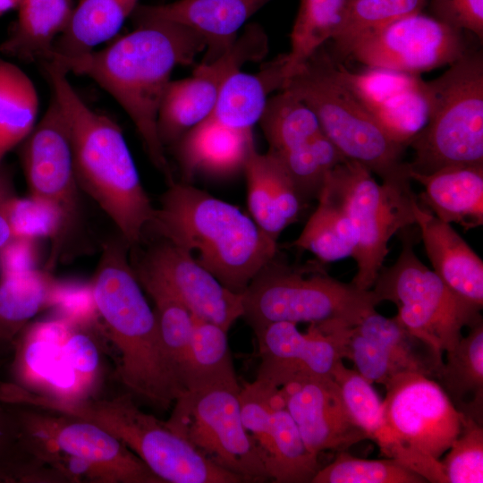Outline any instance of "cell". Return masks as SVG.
Segmentation results:
<instances>
[{
  "label": "cell",
  "mask_w": 483,
  "mask_h": 483,
  "mask_svg": "<svg viewBox=\"0 0 483 483\" xmlns=\"http://www.w3.org/2000/svg\"><path fill=\"white\" fill-rule=\"evenodd\" d=\"M423 477L395 459L366 460L351 455L347 450L321 467L311 483H425Z\"/></svg>",
  "instance_id": "obj_40"
},
{
  "label": "cell",
  "mask_w": 483,
  "mask_h": 483,
  "mask_svg": "<svg viewBox=\"0 0 483 483\" xmlns=\"http://www.w3.org/2000/svg\"><path fill=\"white\" fill-rule=\"evenodd\" d=\"M465 32L413 13L360 38L351 55L368 67L419 74L451 65L472 48Z\"/></svg>",
  "instance_id": "obj_14"
},
{
  "label": "cell",
  "mask_w": 483,
  "mask_h": 483,
  "mask_svg": "<svg viewBox=\"0 0 483 483\" xmlns=\"http://www.w3.org/2000/svg\"><path fill=\"white\" fill-rule=\"evenodd\" d=\"M252 329L274 323H309L323 334L359 324L380 303L372 290L333 278L321 265L294 267L277 255L242 293Z\"/></svg>",
  "instance_id": "obj_5"
},
{
  "label": "cell",
  "mask_w": 483,
  "mask_h": 483,
  "mask_svg": "<svg viewBox=\"0 0 483 483\" xmlns=\"http://www.w3.org/2000/svg\"><path fill=\"white\" fill-rule=\"evenodd\" d=\"M411 181L379 184L367 167L348 159L334 167L325 180L322 189L339 202L355 232L352 258L357 272L351 284L360 290L373 287L391 237L415 225L413 206L418 199Z\"/></svg>",
  "instance_id": "obj_11"
},
{
  "label": "cell",
  "mask_w": 483,
  "mask_h": 483,
  "mask_svg": "<svg viewBox=\"0 0 483 483\" xmlns=\"http://www.w3.org/2000/svg\"><path fill=\"white\" fill-rule=\"evenodd\" d=\"M121 240L104 244L90 283L97 313L120 353L116 374L132 396L167 410L182 395L164 353L157 318Z\"/></svg>",
  "instance_id": "obj_4"
},
{
  "label": "cell",
  "mask_w": 483,
  "mask_h": 483,
  "mask_svg": "<svg viewBox=\"0 0 483 483\" xmlns=\"http://www.w3.org/2000/svg\"><path fill=\"white\" fill-rule=\"evenodd\" d=\"M343 406L355 426L373 440L383 423V401L372 383L340 361L333 371Z\"/></svg>",
  "instance_id": "obj_41"
},
{
  "label": "cell",
  "mask_w": 483,
  "mask_h": 483,
  "mask_svg": "<svg viewBox=\"0 0 483 483\" xmlns=\"http://www.w3.org/2000/svg\"><path fill=\"white\" fill-rule=\"evenodd\" d=\"M251 218L277 242L281 233L298 221L308 202L280 160L270 151L254 148L243 168Z\"/></svg>",
  "instance_id": "obj_24"
},
{
  "label": "cell",
  "mask_w": 483,
  "mask_h": 483,
  "mask_svg": "<svg viewBox=\"0 0 483 483\" xmlns=\"http://www.w3.org/2000/svg\"><path fill=\"white\" fill-rule=\"evenodd\" d=\"M447 451L440 460L447 483L483 482L481 424L464 416L462 430Z\"/></svg>",
  "instance_id": "obj_44"
},
{
  "label": "cell",
  "mask_w": 483,
  "mask_h": 483,
  "mask_svg": "<svg viewBox=\"0 0 483 483\" xmlns=\"http://www.w3.org/2000/svg\"><path fill=\"white\" fill-rule=\"evenodd\" d=\"M23 402L97 425L133 452L165 483L244 482L205 457L164 421L141 411L130 393L67 401L28 392Z\"/></svg>",
  "instance_id": "obj_6"
},
{
  "label": "cell",
  "mask_w": 483,
  "mask_h": 483,
  "mask_svg": "<svg viewBox=\"0 0 483 483\" xmlns=\"http://www.w3.org/2000/svg\"><path fill=\"white\" fill-rule=\"evenodd\" d=\"M72 326L59 316L27 325L13 342L12 382L52 398L84 399L78 378L62 349V343Z\"/></svg>",
  "instance_id": "obj_20"
},
{
  "label": "cell",
  "mask_w": 483,
  "mask_h": 483,
  "mask_svg": "<svg viewBox=\"0 0 483 483\" xmlns=\"http://www.w3.org/2000/svg\"><path fill=\"white\" fill-rule=\"evenodd\" d=\"M73 8L72 0H21L12 31L0 45L1 53L24 62H49Z\"/></svg>",
  "instance_id": "obj_28"
},
{
  "label": "cell",
  "mask_w": 483,
  "mask_h": 483,
  "mask_svg": "<svg viewBox=\"0 0 483 483\" xmlns=\"http://www.w3.org/2000/svg\"><path fill=\"white\" fill-rule=\"evenodd\" d=\"M423 186L422 207L440 220L465 230L483 225V165H454L423 174L410 170Z\"/></svg>",
  "instance_id": "obj_26"
},
{
  "label": "cell",
  "mask_w": 483,
  "mask_h": 483,
  "mask_svg": "<svg viewBox=\"0 0 483 483\" xmlns=\"http://www.w3.org/2000/svg\"><path fill=\"white\" fill-rule=\"evenodd\" d=\"M253 331L261 360L256 378L276 387L301 374L332 377L343 360L335 340L310 325L307 333L292 322H274Z\"/></svg>",
  "instance_id": "obj_21"
},
{
  "label": "cell",
  "mask_w": 483,
  "mask_h": 483,
  "mask_svg": "<svg viewBox=\"0 0 483 483\" xmlns=\"http://www.w3.org/2000/svg\"><path fill=\"white\" fill-rule=\"evenodd\" d=\"M346 0H300L285 55L287 79L339 30Z\"/></svg>",
  "instance_id": "obj_37"
},
{
  "label": "cell",
  "mask_w": 483,
  "mask_h": 483,
  "mask_svg": "<svg viewBox=\"0 0 483 483\" xmlns=\"http://www.w3.org/2000/svg\"><path fill=\"white\" fill-rule=\"evenodd\" d=\"M317 200L318 206L302 232L288 246L310 251L322 262L352 257L356 235L344 209L323 189Z\"/></svg>",
  "instance_id": "obj_34"
},
{
  "label": "cell",
  "mask_w": 483,
  "mask_h": 483,
  "mask_svg": "<svg viewBox=\"0 0 483 483\" xmlns=\"http://www.w3.org/2000/svg\"><path fill=\"white\" fill-rule=\"evenodd\" d=\"M258 123L268 151L275 155L298 148L323 132L314 112L287 89L268 99Z\"/></svg>",
  "instance_id": "obj_36"
},
{
  "label": "cell",
  "mask_w": 483,
  "mask_h": 483,
  "mask_svg": "<svg viewBox=\"0 0 483 483\" xmlns=\"http://www.w3.org/2000/svg\"><path fill=\"white\" fill-rule=\"evenodd\" d=\"M0 482L67 483L69 481L65 476L45 462L28 456L0 465Z\"/></svg>",
  "instance_id": "obj_48"
},
{
  "label": "cell",
  "mask_w": 483,
  "mask_h": 483,
  "mask_svg": "<svg viewBox=\"0 0 483 483\" xmlns=\"http://www.w3.org/2000/svg\"><path fill=\"white\" fill-rule=\"evenodd\" d=\"M51 307L55 309L57 316L73 326L97 325V313L90 284L56 282Z\"/></svg>",
  "instance_id": "obj_46"
},
{
  "label": "cell",
  "mask_w": 483,
  "mask_h": 483,
  "mask_svg": "<svg viewBox=\"0 0 483 483\" xmlns=\"http://www.w3.org/2000/svg\"><path fill=\"white\" fill-rule=\"evenodd\" d=\"M107 47L49 62L67 74L93 80L123 107L134 123L154 166L174 182L157 129V113L175 67L189 65L206 50L205 39L171 21L146 20Z\"/></svg>",
  "instance_id": "obj_1"
},
{
  "label": "cell",
  "mask_w": 483,
  "mask_h": 483,
  "mask_svg": "<svg viewBox=\"0 0 483 483\" xmlns=\"http://www.w3.org/2000/svg\"><path fill=\"white\" fill-rule=\"evenodd\" d=\"M335 64L340 80L386 134L408 147L428 119L427 81L419 74L376 67L353 72Z\"/></svg>",
  "instance_id": "obj_18"
},
{
  "label": "cell",
  "mask_w": 483,
  "mask_h": 483,
  "mask_svg": "<svg viewBox=\"0 0 483 483\" xmlns=\"http://www.w3.org/2000/svg\"><path fill=\"white\" fill-rule=\"evenodd\" d=\"M419 227L433 271L456 295L482 309L483 262L468 243L417 199L413 206Z\"/></svg>",
  "instance_id": "obj_23"
},
{
  "label": "cell",
  "mask_w": 483,
  "mask_h": 483,
  "mask_svg": "<svg viewBox=\"0 0 483 483\" xmlns=\"http://www.w3.org/2000/svg\"><path fill=\"white\" fill-rule=\"evenodd\" d=\"M434 377L455 408L482 425L483 323L470 327Z\"/></svg>",
  "instance_id": "obj_29"
},
{
  "label": "cell",
  "mask_w": 483,
  "mask_h": 483,
  "mask_svg": "<svg viewBox=\"0 0 483 483\" xmlns=\"http://www.w3.org/2000/svg\"><path fill=\"white\" fill-rule=\"evenodd\" d=\"M174 146L187 181L198 174L226 176L243 170L255 148L252 130L233 129L211 117L188 131Z\"/></svg>",
  "instance_id": "obj_25"
},
{
  "label": "cell",
  "mask_w": 483,
  "mask_h": 483,
  "mask_svg": "<svg viewBox=\"0 0 483 483\" xmlns=\"http://www.w3.org/2000/svg\"><path fill=\"white\" fill-rule=\"evenodd\" d=\"M131 266L158 282L196 318L228 331L243 316L242 293L224 286L189 252L165 239Z\"/></svg>",
  "instance_id": "obj_17"
},
{
  "label": "cell",
  "mask_w": 483,
  "mask_h": 483,
  "mask_svg": "<svg viewBox=\"0 0 483 483\" xmlns=\"http://www.w3.org/2000/svg\"><path fill=\"white\" fill-rule=\"evenodd\" d=\"M21 162L30 197L55 208L63 223L59 256L79 217V192L68 126L53 97L50 104L25 139Z\"/></svg>",
  "instance_id": "obj_16"
},
{
  "label": "cell",
  "mask_w": 483,
  "mask_h": 483,
  "mask_svg": "<svg viewBox=\"0 0 483 483\" xmlns=\"http://www.w3.org/2000/svg\"><path fill=\"white\" fill-rule=\"evenodd\" d=\"M43 67L68 126L79 188L114 222L128 248L134 249L151 223L155 208L121 128L91 109L59 66L47 62Z\"/></svg>",
  "instance_id": "obj_2"
},
{
  "label": "cell",
  "mask_w": 483,
  "mask_h": 483,
  "mask_svg": "<svg viewBox=\"0 0 483 483\" xmlns=\"http://www.w3.org/2000/svg\"><path fill=\"white\" fill-rule=\"evenodd\" d=\"M38 96L19 66L0 57V163L37 124Z\"/></svg>",
  "instance_id": "obj_32"
},
{
  "label": "cell",
  "mask_w": 483,
  "mask_h": 483,
  "mask_svg": "<svg viewBox=\"0 0 483 483\" xmlns=\"http://www.w3.org/2000/svg\"><path fill=\"white\" fill-rule=\"evenodd\" d=\"M271 401L273 453L267 469L269 479L277 483L311 482L321 468L318 455L306 446L278 387L275 388Z\"/></svg>",
  "instance_id": "obj_33"
},
{
  "label": "cell",
  "mask_w": 483,
  "mask_h": 483,
  "mask_svg": "<svg viewBox=\"0 0 483 483\" xmlns=\"http://www.w3.org/2000/svg\"><path fill=\"white\" fill-rule=\"evenodd\" d=\"M193 317V326L183 373L184 393L225 381L238 380L222 326ZM183 393V394H184Z\"/></svg>",
  "instance_id": "obj_35"
},
{
  "label": "cell",
  "mask_w": 483,
  "mask_h": 483,
  "mask_svg": "<svg viewBox=\"0 0 483 483\" xmlns=\"http://www.w3.org/2000/svg\"><path fill=\"white\" fill-rule=\"evenodd\" d=\"M138 2L80 0L73 8L66 30L56 40L51 58L84 54L112 39L132 15Z\"/></svg>",
  "instance_id": "obj_30"
},
{
  "label": "cell",
  "mask_w": 483,
  "mask_h": 483,
  "mask_svg": "<svg viewBox=\"0 0 483 483\" xmlns=\"http://www.w3.org/2000/svg\"><path fill=\"white\" fill-rule=\"evenodd\" d=\"M429 114L410 147V170L428 174L454 165H483V53L470 48L427 81Z\"/></svg>",
  "instance_id": "obj_9"
},
{
  "label": "cell",
  "mask_w": 483,
  "mask_h": 483,
  "mask_svg": "<svg viewBox=\"0 0 483 483\" xmlns=\"http://www.w3.org/2000/svg\"><path fill=\"white\" fill-rule=\"evenodd\" d=\"M278 388L306 446L314 454L345 451L368 439L350 419L332 377L296 375Z\"/></svg>",
  "instance_id": "obj_19"
},
{
  "label": "cell",
  "mask_w": 483,
  "mask_h": 483,
  "mask_svg": "<svg viewBox=\"0 0 483 483\" xmlns=\"http://www.w3.org/2000/svg\"><path fill=\"white\" fill-rule=\"evenodd\" d=\"M15 196L8 168L0 163V248L13 238L8 221V206Z\"/></svg>",
  "instance_id": "obj_51"
},
{
  "label": "cell",
  "mask_w": 483,
  "mask_h": 483,
  "mask_svg": "<svg viewBox=\"0 0 483 483\" xmlns=\"http://www.w3.org/2000/svg\"><path fill=\"white\" fill-rule=\"evenodd\" d=\"M67 363L73 369L84 399L91 396L100 370V353L89 327L73 326L62 343Z\"/></svg>",
  "instance_id": "obj_45"
},
{
  "label": "cell",
  "mask_w": 483,
  "mask_h": 483,
  "mask_svg": "<svg viewBox=\"0 0 483 483\" xmlns=\"http://www.w3.org/2000/svg\"><path fill=\"white\" fill-rule=\"evenodd\" d=\"M431 16L483 40V0H428Z\"/></svg>",
  "instance_id": "obj_47"
},
{
  "label": "cell",
  "mask_w": 483,
  "mask_h": 483,
  "mask_svg": "<svg viewBox=\"0 0 483 483\" xmlns=\"http://www.w3.org/2000/svg\"><path fill=\"white\" fill-rule=\"evenodd\" d=\"M21 449L44 462L66 453L94 466L106 483H165L127 446L81 418L26 404L10 403Z\"/></svg>",
  "instance_id": "obj_13"
},
{
  "label": "cell",
  "mask_w": 483,
  "mask_h": 483,
  "mask_svg": "<svg viewBox=\"0 0 483 483\" xmlns=\"http://www.w3.org/2000/svg\"><path fill=\"white\" fill-rule=\"evenodd\" d=\"M35 240L13 237L0 248L1 275L17 274L35 267L37 250Z\"/></svg>",
  "instance_id": "obj_49"
},
{
  "label": "cell",
  "mask_w": 483,
  "mask_h": 483,
  "mask_svg": "<svg viewBox=\"0 0 483 483\" xmlns=\"http://www.w3.org/2000/svg\"><path fill=\"white\" fill-rule=\"evenodd\" d=\"M283 89L314 112L322 131L346 159L361 164L382 182L411 179L409 163L402 162L406 147L392 140L344 86L335 60L322 47L287 79Z\"/></svg>",
  "instance_id": "obj_7"
},
{
  "label": "cell",
  "mask_w": 483,
  "mask_h": 483,
  "mask_svg": "<svg viewBox=\"0 0 483 483\" xmlns=\"http://www.w3.org/2000/svg\"><path fill=\"white\" fill-rule=\"evenodd\" d=\"M409 227L402 230L398 258L391 267L381 268L372 291L379 302L396 305L394 318L428 347L441 367L443 352L456 347L462 329L482 321L481 309L456 295L419 260Z\"/></svg>",
  "instance_id": "obj_10"
},
{
  "label": "cell",
  "mask_w": 483,
  "mask_h": 483,
  "mask_svg": "<svg viewBox=\"0 0 483 483\" xmlns=\"http://www.w3.org/2000/svg\"><path fill=\"white\" fill-rule=\"evenodd\" d=\"M428 0H346L343 21L333 37L339 58L351 55L363 37L402 17L421 13Z\"/></svg>",
  "instance_id": "obj_38"
},
{
  "label": "cell",
  "mask_w": 483,
  "mask_h": 483,
  "mask_svg": "<svg viewBox=\"0 0 483 483\" xmlns=\"http://www.w3.org/2000/svg\"><path fill=\"white\" fill-rule=\"evenodd\" d=\"M0 380V387L2 385ZM24 455L18 441L15 418L10 403L0 397V465Z\"/></svg>",
  "instance_id": "obj_50"
},
{
  "label": "cell",
  "mask_w": 483,
  "mask_h": 483,
  "mask_svg": "<svg viewBox=\"0 0 483 483\" xmlns=\"http://www.w3.org/2000/svg\"><path fill=\"white\" fill-rule=\"evenodd\" d=\"M274 155L307 202L318 199L329 172L346 160L324 132L298 148Z\"/></svg>",
  "instance_id": "obj_39"
},
{
  "label": "cell",
  "mask_w": 483,
  "mask_h": 483,
  "mask_svg": "<svg viewBox=\"0 0 483 483\" xmlns=\"http://www.w3.org/2000/svg\"><path fill=\"white\" fill-rule=\"evenodd\" d=\"M383 423L373 441L428 482L447 483L440 458L459 436L464 415L440 385L420 373H402L386 385Z\"/></svg>",
  "instance_id": "obj_8"
},
{
  "label": "cell",
  "mask_w": 483,
  "mask_h": 483,
  "mask_svg": "<svg viewBox=\"0 0 483 483\" xmlns=\"http://www.w3.org/2000/svg\"><path fill=\"white\" fill-rule=\"evenodd\" d=\"M275 387L256 378L241 386L239 393L242 424L256 444L267 471L273 453L271 397Z\"/></svg>",
  "instance_id": "obj_43"
},
{
  "label": "cell",
  "mask_w": 483,
  "mask_h": 483,
  "mask_svg": "<svg viewBox=\"0 0 483 483\" xmlns=\"http://www.w3.org/2000/svg\"><path fill=\"white\" fill-rule=\"evenodd\" d=\"M21 0H0V16L5 13L18 8Z\"/></svg>",
  "instance_id": "obj_52"
},
{
  "label": "cell",
  "mask_w": 483,
  "mask_h": 483,
  "mask_svg": "<svg viewBox=\"0 0 483 483\" xmlns=\"http://www.w3.org/2000/svg\"><path fill=\"white\" fill-rule=\"evenodd\" d=\"M267 52V38L258 25L248 27L233 46L212 62H201L189 78L171 80L161 99L157 129L164 147L174 145L188 131L214 111L229 75Z\"/></svg>",
  "instance_id": "obj_15"
},
{
  "label": "cell",
  "mask_w": 483,
  "mask_h": 483,
  "mask_svg": "<svg viewBox=\"0 0 483 483\" xmlns=\"http://www.w3.org/2000/svg\"><path fill=\"white\" fill-rule=\"evenodd\" d=\"M271 0H178L163 4H139L134 21L162 20L185 26L206 41L203 62L216 60L235 42L246 21Z\"/></svg>",
  "instance_id": "obj_22"
},
{
  "label": "cell",
  "mask_w": 483,
  "mask_h": 483,
  "mask_svg": "<svg viewBox=\"0 0 483 483\" xmlns=\"http://www.w3.org/2000/svg\"><path fill=\"white\" fill-rule=\"evenodd\" d=\"M238 380L182 394L165 424L218 467L244 482L269 479L261 454L241 417Z\"/></svg>",
  "instance_id": "obj_12"
},
{
  "label": "cell",
  "mask_w": 483,
  "mask_h": 483,
  "mask_svg": "<svg viewBox=\"0 0 483 483\" xmlns=\"http://www.w3.org/2000/svg\"><path fill=\"white\" fill-rule=\"evenodd\" d=\"M56 282L33 268L0 276V343H13L30 320L51 307Z\"/></svg>",
  "instance_id": "obj_31"
},
{
  "label": "cell",
  "mask_w": 483,
  "mask_h": 483,
  "mask_svg": "<svg viewBox=\"0 0 483 483\" xmlns=\"http://www.w3.org/2000/svg\"><path fill=\"white\" fill-rule=\"evenodd\" d=\"M148 227L236 293H242L278 251L277 242L251 216L187 182L168 184Z\"/></svg>",
  "instance_id": "obj_3"
},
{
  "label": "cell",
  "mask_w": 483,
  "mask_h": 483,
  "mask_svg": "<svg viewBox=\"0 0 483 483\" xmlns=\"http://www.w3.org/2000/svg\"><path fill=\"white\" fill-rule=\"evenodd\" d=\"M8 221L13 237L49 238L52 250L49 266L59 258L63 223L59 212L53 207L30 198L14 196L8 206Z\"/></svg>",
  "instance_id": "obj_42"
},
{
  "label": "cell",
  "mask_w": 483,
  "mask_h": 483,
  "mask_svg": "<svg viewBox=\"0 0 483 483\" xmlns=\"http://www.w3.org/2000/svg\"><path fill=\"white\" fill-rule=\"evenodd\" d=\"M285 81V55L265 64L256 73L236 71L223 83L209 117L233 129L252 130L265 111L268 96L282 90Z\"/></svg>",
  "instance_id": "obj_27"
}]
</instances>
